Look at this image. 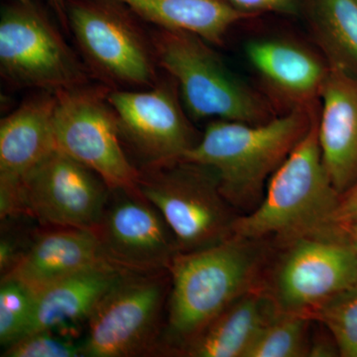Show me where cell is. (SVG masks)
<instances>
[{"instance_id": "1", "label": "cell", "mask_w": 357, "mask_h": 357, "mask_svg": "<svg viewBox=\"0 0 357 357\" xmlns=\"http://www.w3.org/2000/svg\"><path fill=\"white\" fill-rule=\"evenodd\" d=\"M274 250L271 239L232 236L211 248L178 252L169 269L171 288L158 356H175L225 307L262 288Z\"/></svg>"}, {"instance_id": "2", "label": "cell", "mask_w": 357, "mask_h": 357, "mask_svg": "<svg viewBox=\"0 0 357 357\" xmlns=\"http://www.w3.org/2000/svg\"><path fill=\"white\" fill-rule=\"evenodd\" d=\"M314 119L310 107H299L262 123L213 121L182 159L213 169L223 196L246 215L261 203L268 181Z\"/></svg>"}, {"instance_id": "3", "label": "cell", "mask_w": 357, "mask_h": 357, "mask_svg": "<svg viewBox=\"0 0 357 357\" xmlns=\"http://www.w3.org/2000/svg\"><path fill=\"white\" fill-rule=\"evenodd\" d=\"M338 198L321 156L316 116L309 132L268 181L259 206L237 218L234 236L280 244L325 234Z\"/></svg>"}, {"instance_id": "4", "label": "cell", "mask_w": 357, "mask_h": 357, "mask_svg": "<svg viewBox=\"0 0 357 357\" xmlns=\"http://www.w3.org/2000/svg\"><path fill=\"white\" fill-rule=\"evenodd\" d=\"M150 36L159 67L177 83L192 119L255 124L273 119L267 100L236 76L208 41L164 28Z\"/></svg>"}, {"instance_id": "5", "label": "cell", "mask_w": 357, "mask_h": 357, "mask_svg": "<svg viewBox=\"0 0 357 357\" xmlns=\"http://www.w3.org/2000/svg\"><path fill=\"white\" fill-rule=\"evenodd\" d=\"M263 288L281 312L312 314L357 293V258L340 232L331 230L275 244Z\"/></svg>"}, {"instance_id": "6", "label": "cell", "mask_w": 357, "mask_h": 357, "mask_svg": "<svg viewBox=\"0 0 357 357\" xmlns=\"http://www.w3.org/2000/svg\"><path fill=\"white\" fill-rule=\"evenodd\" d=\"M139 169L140 192L165 218L180 252L211 248L234 236L241 215L223 196L210 167L178 159Z\"/></svg>"}, {"instance_id": "7", "label": "cell", "mask_w": 357, "mask_h": 357, "mask_svg": "<svg viewBox=\"0 0 357 357\" xmlns=\"http://www.w3.org/2000/svg\"><path fill=\"white\" fill-rule=\"evenodd\" d=\"M114 0H67L69 31L91 76L115 89L159 82L151 36Z\"/></svg>"}, {"instance_id": "8", "label": "cell", "mask_w": 357, "mask_h": 357, "mask_svg": "<svg viewBox=\"0 0 357 357\" xmlns=\"http://www.w3.org/2000/svg\"><path fill=\"white\" fill-rule=\"evenodd\" d=\"M171 288L169 271H126L89 317L84 357L158 356Z\"/></svg>"}, {"instance_id": "9", "label": "cell", "mask_w": 357, "mask_h": 357, "mask_svg": "<svg viewBox=\"0 0 357 357\" xmlns=\"http://www.w3.org/2000/svg\"><path fill=\"white\" fill-rule=\"evenodd\" d=\"M109 89L89 84L56 91V148L98 174L110 189L138 192L140 169L126 154L107 100Z\"/></svg>"}, {"instance_id": "10", "label": "cell", "mask_w": 357, "mask_h": 357, "mask_svg": "<svg viewBox=\"0 0 357 357\" xmlns=\"http://www.w3.org/2000/svg\"><path fill=\"white\" fill-rule=\"evenodd\" d=\"M0 74L18 89L56 93L89 84L91 73L34 4L2 8Z\"/></svg>"}, {"instance_id": "11", "label": "cell", "mask_w": 357, "mask_h": 357, "mask_svg": "<svg viewBox=\"0 0 357 357\" xmlns=\"http://www.w3.org/2000/svg\"><path fill=\"white\" fill-rule=\"evenodd\" d=\"M112 189L98 174L56 149L22 178L20 210L44 227L95 232Z\"/></svg>"}, {"instance_id": "12", "label": "cell", "mask_w": 357, "mask_h": 357, "mask_svg": "<svg viewBox=\"0 0 357 357\" xmlns=\"http://www.w3.org/2000/svg\"><path fill=\"white\" fill-rule=\"evenodd\" d=\"M177 83L170 77L152 88L110 89L107 100L119 122L122 141L141 166L182 159L199 138L188 121Z\"/></svg>"}, {"instance_id": "13", "label": "cell", "mask_w": 357, "mask_h": 357, "mask_svg": "<svg viewBox=\"0 0 357 357\" xmlns=\"http://www.w3.org/2000/svg\"><path fill=\"white\" fill-rule=\"evenodd\" d=\"M95 234L109 262L128 271H169L180 252L165 218L140 191L112 190Z\"/></svg>"}, {"instance_id": "14", "label": "cell", "mask_w": 357, "mask_h": 357, "mask_svg": "<svg viewBox=\"0 0 357 357\" xmlns=\"http://www.w3.org/2000/svg\"><path fill=\"white\" fill-rule=\"evenodd\" d=\"M56 95L41 91L0 122V195L17 192L22 178L57 149Z\"/></svg>"}, {"instance_id": "15", "label": "cell", "mask_w": 357, "mask_h": 357, "mask_svg": "<svg viewBox=\"0 0 357 357\" xmlns=\"http://www.w3.org/2000/svg\"><path fill=\"white\" fill-rule=\"evenodd\" d=\"M318 119L324 163L338 194L357 181V76L331 67Z\"/></svg>"}, {"instance_id": "16", "label": "cell", "mask_w": 357, "mask_h": 357, "mask_svg": "<svg viewBox=\"0 0 357 357\" xmlns=\"http://www.w3.org/2000/svg\"><path fill=\"white\" fill-rule=\"evenodd\" d=\"M245 55L258 76L290 109L310 107L321 96L330 65L307 47L281 38L252 39Z\"/></svg>"}, {"instance_id": "17", "label": "cell", "mask_w": 357, "mask_h": 357, "mask_svg": "<svg viewBox=\"0 0 357 357\" xmlns=\"http://www.w3.org/2000/svg\"><path fill=\"white\" fill-rule=\"evenodd\" d=\"M102 264L112 263L95 232L39 225L20 261L1 278L13 277L37 291L52 282Z\"/></svg>"}, {"instance_id": "18", "label": "cell", "mask_w": 357, "mask_h": 357, "mask_svg": "<svg viewBox=\"0 0 357 357\" xmlns=\"http://www.w3.org/2000/svg\"><path fill=\"white\" fill-rule=\"evenodd\" d=\"M126 271L114 264L98 265L34 291V312L25 335L86 324L103 296Z\"/></svg>"}, {"instance_id": "19", "label": "cell", "mask_w": 357, "mask_h": 357, "mask_svg": "<svg viewBox=\"0 0 357 357\" xmlns=\"http://www.w3.org/2000/svg\"><path fill=\"white\" fill-rule=\"evenodd\" d=\"M264 288L225 307L175 354L180 357H246L258 335L279 314Z\"/></svg>"}, {"instance_id": "20", "label": "cell", "mask_w": 357, "mask_h": 357, "mask_svg": "<svg viewBox=\"0 0 357 357\" xmlns=\"http://www.w3.org/2000/svg\"><path fill=\"white\" fill-rule=\"evenodd\" d=\"M158 28L198 35L220 45L227 31L250 17L222 0H114Z\"/></svg>"}, {"instance_id": "21", "label": "cell", "mask_w": 357, "mask_h": 357, "mask_svg": "<svg viewBox=\"0 0 357 357\" xmlns=\"http://www.w3.org/2000/svg\"><path fill=\"white\" fill-rule=\"evenodd\" d=\"M314 36L331 67L357 76V0H314Z\"/></svg>"}, {"instance_id": "22", "label": "cell", "mask_w": 357, "mask_h": 357, "mask_svg": "<svg viewBox=\"0 0 357 357\" xmlns=\"http://www.w3.org/2000/svg\"><path fill=\"white\" fill-rule=\"evenodd\" d=\"M312 319L279 312L264 326L246 357H304L309 352Z\"/></svg>"}, {"instance_id": "23", "label": "cell", "mask_w": 357, "mask_h": 357, "mask_svg": "<svg viewBox=\"0 0 357 357\" xmlns=\"http://www.w3.org/2000/svg\"><path fill=\"white\" fill-rule=\"evenodd\" d=\"M35 292L18 279L3 277L0 283V344L6 347L24 337L34 312Z\"/></svg>"}, {"instance_id": "24", "label": "cell", "mask_w": 357, "mask_h": 357, "mask_svg": "<svg viewBox=\"0 0 357 357\" xmlns=\"http://www.w3.org/2000/svg\"><path fill=\"white\" fill-rule=\"evenodd\" d=\"M311 319L332 333L340 356L357 357V293L331 303Z\"/></svg>"}, {"instance_id": "25", "label": "cell", "mask_w": 357, "mask_h": 357, "mask_svg": "<svg viewBox=\"0 0 357 357\" xmlns=\"http://www.w3.org/2000/svg\"><path fill=\"white\" fill-rule=\"evenodd\" d=\"M84 340V338H83ZM83 340H76L60 331L30 333L4 349L3 357H84Z\"/></svg>"}, {"instance_id": "26", "label": "cell", "mask_w": 357, "mask_h": 357, "mask_svg": "<svg viewBox=\"0 0 357 357\" xmlns=\"http://www.w3.org/2000/svg\"><path fill=\"white\" fill-rule=\"evenodd\" d=\"M243 13H277L295 14L297 13V0H222Z\"/></svg>"}, {"instance_id": "27", "label": "cell", "mask_w": 357, "mask_h": 357, "mask_svg": "<svg viewBox=\"0 0 357 357\" xmlns=\"http://www.w3.org/2000/svg\"><path fill=\"white\" fill-rule=\"evenodd\" d=\"M354 222H357V181L349 190L340 195L328 229H337Z\"/></svg>"}, {"instance_id": "28", "label": "cell", "mask_w": 357, "mask_h": 357, "mask_svg": "<svg viewBox=\"0 0 357 357\" xmlns=\"http://www.w3.org/2000/svg\"><path fill=\"white\" fill-rule=\"evenodd\" d=\"M318 323V321H316ZM316 333H311L310 337L307 357H335L340 356V349L332 333L321 324Z\"/></svg>"}, {"instance_id": "29", "label": "cell", "mask_w": 357, "mask_h": 357, "mask_svg": "<svg viewBox=\"0 0 357 357\" xmlns=\"http://www.w3.org/2000/svg\"><path fill=\"white\" fill-rule=\"evenodd\" d=\"M49 6L53 9L54 13L57 15L60 20L61 25L66 31H69V24H68L67 16V0H47Z\"/></svg>"}, {"instance_id": "30", "label": "cell", "mask_w": 357, "mask_h": 357, "mask_svg": "<svg viewBox=\"0 0 357 357\" xmlns=\"http://www.w3.org/2000/svg\"><path fill=\"white\" fill-rule=\"evenodd\" d=\"M333 230H337L345 237V239L349 241L352 249H354L357 258V222L351 223V225L337 227V229H333Z\"/></svg>"}, {"instance_id": "31", "label": "cell", "mask_w": 357, "mask_h": 357, "mask_svg": "<svg viewBox=\"0 0 357 357\" xmlns=\"http://www.w3.org/2000/svg\"><path fill=\"white\" fill-rule=\"evenodd\" d=\"M16 3L23 4V6H31L32 0H15Z\"/></svg>"}]
</instances>
